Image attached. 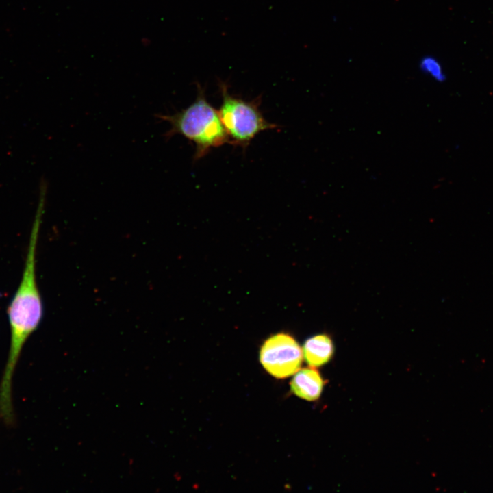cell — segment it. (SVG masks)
Instances as JSON below:
<instances>
[{"instance_id": "6da1fadb", "label": "cell", "mask_w": 493, "mask_h": 493, "mask_svg": "<svg viewBox=\"0 0 493 493\" xmlns=\"http://www.w3.org/2000/svg\"><path fill=\"white\" fill-rule=\"evenodd\" d=\"M45 203L39 201L20 284L8 308L10 327V347L0 387V408L4 415L12 414L11 385L14 368L23 346L38 328L43 306L36 282V248Z\"/></svg>"}, {"instance_id": "7a4b0ae2", "label": "cell", "mask_w": 493, "mask_h": 493, "mask_svg": "<svg viewBox=\"0 0 493 493\" xmlns=\"http://www.w3.org/2000/svg\"><path fill=\"white\" fill-rule=\"evenodd\" d=\"M197 88V98L187 108L172 114L156 116L170 125L165 138L179 134L195 145L194 161L203 157L212 148L230 144L218 110L207 101L205 89L199 83Z\"/></svg>"}, {"instance_id": "3957f363", "label": "cell", "mask_w": 493, "mask_h": 493, "mask_svg": "<svg viewBox=\"0 0 493 493\" xmlns=\"http://www.w3.org/2000/svg\"><path fill=\"white\" fill-rule=\"evenodd\" d=\"M218 87L222 102L218 112L231 144L245 149L258 134L278 127L264 118L260 109V97L246 101L233 95L227 84L220 79Z\"/></svg>"}, {"instance_id": "277c9868", "label": "cell", "mask_w": 493, "mask_h": 493, "mask_svg": "<svg viewBox=\"0 0 493 493\" xmlns=\"http://www.w3.org/2000/svg\"><path fill=\"white\" fill-rule=\"evenodd\" d=\"M303 350L290 334L278 333L270 336L263 343L260 361L264 368L277 379L295 374L303 361Z\"/></svg>"}, {"instance_id": "5b68a950", "label": "cell", "mask_w": 493, "mask_h": 493, "mask_svg": "<svg viewBox=\"0 0 493 493\" xmlns=\"http://www.w3.org/2000/svg\"><path fill=\"white\" fill-rule=\"evenodd\" d=\"M324 382L320 373L314 367L299 370L290 382V389L296 396L307 401L319 398Z\"/></svg>"}, {"instance_id": "8992f818", "label": "cell", "mask_w": 493, "mask_h": 493, "mask_svg": "<svg viewBox=\"0 0 493 493\" xmlns=\"http://www.w3.org/2000/svg\"><path fill=\"white\" fill-rule=\"evenodd\" d=\"M302 350L306 362L314 368L323 366L330 359L333 346L328 336L319 334L307 339Z\"/></svg>"}, {"instance_id": "52a82bcc", "label": "cell", "mask_w": 493, "mask_h": 493, "mask_svg": "<svg viewBox=\"0 0 493 493\" xmlns=\"http://www.w3.org/2000/svg\"><path fill=\"white\" fill-rule=\"evenodd\" d=\"M419 67L422 72L437 81H441L444 79L442 66L433 57L426 55L422 58L419 62Z\"/></svg>"}]
</instances>
